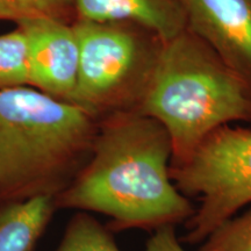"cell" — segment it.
<instances>
[{
  "label": "cell",
  "mask_w": 251,
  "mask_h": 251,
  "mask_svg": "<svg viewBox=\"0 0 251 251\" xmlns=\"http://www.w3.org/2000/svg\"><path fill=\"white\" fill-rule=\"evenodd\" d=\"M172 144L164 127L140 113H113L98 122L92 152L56 209L108 216L111 231L185 224L194 214L170 178Z\"/></svg>",
  "instance_id": "obj_1"
},
{
  "label": "cell",
  "mask_w": 251,
  "mask_h": 251,
  "mask_svg": "<svg viewBox=\"0 0 251 251\" xmlns=\"http://www.w3.org/2000/svg\"><path fill=\"white\" fill-rule=\"evenodd\" d=\"M98 122L31 86L0 90V203L63 192L90 158Z\"/></svg>",
  "instance_id": "obj_2"
},
{
  "label": "cell",
  "mask_w": 251,
  "mask_h": 251,
  "mask_svg": "<svg viewBox=\"0 0 251 251\" xmlns=\"http://www.w3.org/2000/svg\"><path fill=\"white\" fill-rule=\"evenodd\" d=\"M164 43L137 113L164 127L170 166H178L213 131L251 119V92L242 76L184 31Z\"/></svg>",
  "instance_id": "obj_3"
},
{
  "label": "cell",
  "mask_w": 251,
  "mask_h": 251,
  "mask_svg": "<svg viewBox=\"0 0 251 251\" xmlns=\"http://www.w3.org/2000/svg\"><path fill=\"white\" fill-rule=\"evenodd\" d=\"M170 178L185 197L199 198L200 206L185 222L183 241L201 243L251 202V130L220 127L186 162L170 166Z\"/></svg>",
  "instance_id": "obj_4"
},
{
  "label": "cell",
  "mask_w": 251,
  "mask_h": 251,
  "mask_svg": "<svg viewBox=\"0 0 251 251\" xmlns=\"http://www.w3.org/2000/svg\"><path fill=\"white\" fill-rule=\"evenodd\" d=\"M72 25L79 45V67L71 102L98 118L121 97L136 64V41L115 24L76 20Z\"/></svg>",
  "instance_id": "obj_5"
},
{
  "label": "cell",
  "mask_w": 251,
  "mask_h": 251,
  "mask_svg": "<svg viewBox=\"0 0 251 251\" xmlns=\"http://www.w3.org/2000/svg\"><path fill=\"white\" fill-rule=\"evenodd\" d=\"M27 40L29 86L70 101L77 85L79 45L74 25L40 18L15 25Z\"/></svg>",
  "instance_id": "obj_6"
},
{
  "label": "cell",
  "mask_w": 251,
  "mask_h": 251,
  "mask_svg": "<svg viewBox=\"0 0 251 251\" xmlns=\"http://www.w3.org/2000/svg\"><path fill=\"white\" fill-rule=\"evenodd\" d=\"M194 29L240 76H251V0H181Z\"/></svg>",
  "instance_id": "obj_7"
},
{
  "label": "cell",
  "mask_w": 251,
  "mask_h": 251,
  "mask_svg": "<svg viewBox=\"0 0 251 251\" xmlns=\"http://www.w3.org/2000/svg\"><path fill=\"white\" fill-rule=\"evenodd\" d=\"M77 20L97 24L133 21L149 28L164 42L183 33L185 11L174 0H74Z\"/></svg>",
  "instance_id": "obj_8"
},
{
  "label": "cell",
  "mask_w": 251,
  "mask_h": 251,
  "mask_svg": "<svg viewBox=\"0 0 251 251\" xmlns=\"http://www.w3.org/2000/svg\"><path fill=\"white\" fill-rule=\"evenodd\" d=\"M56 211L52 197L0 203V251H33Z\"/></svg>",
  "instance_id": "obj_9"
},
{
  "label": "cell",
  "mask_w": 251,
  "mask_h": 251,
  "mask_svg": "<svg viewBox=\"0 0 251 251\" xmlns=\"http://www.w3.org/2000/svg\"><path fill=\"white\" fill-rule=\"evenodd\" d=\"M112 233L90 213L78 211L69 220L55 251H121Z\"/></svg>",
  "instance_id": "obj_10"
},
{
  "label": "cell",
  "mask_w": 251,
  "mask_h": 251,
  "mask_svg": "<svg viewBox=\"0 0 251 251\" xmlns=\"http://www.w3.org/2000/svg\"><path fill=\"white\" fill-rule=\"evenodd\" d=\"M29 86L27 40L23 29L0 34V90Z\"/></svg>",
  "instance_id": "obj_11"
},
{
  "label": "cell",
  "mask_w": 251,
  "mask_h": 251,
  "mask_svg": "<svg viewBox=\"0 0 251 251\" xmlns=\"http://www.w3.org/2000/svg\"><path fill=\"white\" fill-rule=\"evenodd\" d=\"M74 12V0H0V21L15 25L40 18L67 21Z\"/></svg>",
  "instance_id": "obj_12"
},
{
  "label": "cell",
  "mask_w": 251,
  "mask_h": 251,
  "mask_svg": "<svg viewBox=\"0 0 251 251\" xmlns=\"http://www.w3.org/2000/svg\"><path fill=\"white\" fill-rule=\"evenodd\" d=\"M198 251H251V208L218 226Z\"/></svg>",
  "instance_id": "obj_13"
},
{
  "label": "cell",
  "mask_w": 251,
  "mask_h": 251,
  "mask_svg": "<svg viewBox=\"0 0 251 251\" xmlns=\"http://www.w3.org/2000/svg\"><path fill=\"white\" fill-rule=\"evenodd\" d=\"M144 251H185L176 235V227L166 226L155 230L146 244Z\"/></svg>",
  "instance_id": "obj_14"
}]
</instances>
